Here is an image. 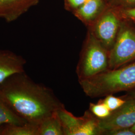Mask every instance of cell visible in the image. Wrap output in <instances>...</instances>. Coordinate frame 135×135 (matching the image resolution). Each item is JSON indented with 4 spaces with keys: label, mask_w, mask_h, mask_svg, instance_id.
<instances>
[{
    "label": "cell",
    "mask_w": 135,
    "mask_h": 135,
    "mask_svg": "<svg viewBox=\"0 0 135 135\" xmlns=\"http://www.w3.org/2000/svg\"><path fill=\"white\" fill-rule=\"evenodd\" d=\"M0 93L18 116L35 124L39 125L65 107L52 90L35 83L25 71L14 74L1 83Z\"/></svg>",
    "instance_id": "6da1fadb"
},
{
    "label": "cell",
    "mask_w": 135,
    "mask_h": 135,
    "mask_svg": "<svg viewBox=\"0 0 135 135\" xmlns=\"http://www.w3.org/2000/svg\"><path fill=\"white\" fill-rule=\"evenodd\" d=\"M79 82L84 92L91 98L130 91L135 88V61Z\"/></svg>",
    "instance_id": "7a4b0ae2"
},
{
    "label": "cell",
    "mask_w": 135,
    "mask_h": 135,
    "mask_svg": "<svg viewBox=\"0 0 135 135\" xmlns=\"http://www.w3.org/2000/svg\"><path fill=\"white\" fill-rule=\"evenodd\" d=\"M109 51L88 30L76 69L79 80L86 79L109 69Z\"/></svg>",
    "instance_id": "3957f363"
},
{
    "label": "cell",
    "mask_w": 135,
    "mask_h": 135,
    "mask_svg": "<svg viewBox=\"0 0 135 135\" xmlns=\"http://www.w3.org/2000/svg\"><path fill=\"white\" fill-rule=\"evenodd\" d=\"M122 20L115 43L109 52V69H115L135 61V25Z\"/></svg>",
    "instance_id": "277c9868"
},
{
    "label": "cell",
    "mask_w": 135,
    "mask_h": 135,
    "mask_svg": "<svg viewBox=\"0 0 135 135\" xmlns=\"http://www.w3.org/2000/svg\"><path fill=\"white\" fill-rule=\"evenodd\" d=\"M122 20L118 10L108 6L88 30L110 52L115 43Z\"/></svg>",
    "instance_id": "5b68a950"
},
{
    "label": "cell",
    "mask_w": 135,
    "mask_h": 135,
    "mask_svg": "<svg viewBox=\"0 0 135 135\" xmlns=\"http://www.w3.org/2000/svg\"><path fill=\"white\" fill-rule=\"evenodd\" d=\"M63 126L64 135H100V119L89 110L84 115L77 117L65 108L57 112Z\"/></svg>",
    "instance_id": "8992f818"
},
{
    "label": "cell",
    "mask_w": 135,
    "mask_h": 135,
    "mask_svg": "<svg viewBox=\"0 0 135 135\" xmlns=\"http://www.w3.org/2000/svg\"><path fill=\"white\" fill-rule=\"evenodd\" d=\"M119 108L111 112L106 118L100 119L101 135L117 129L131 128L135 124V99L128 98Z\"/></svg>",
    "instance_id": "52a82bcc"
},
{
    "label": "cell",
    "mask_w": 135,
    "mask_h": 135,
    "mask_svg": "<svg viewBox=\"0 0 135 135\" xmlns=\"http://www.w3.org/2000/svg\"><path fill=\"white\" fill-rule=\"evenodd\" d=\"M27 61L22 56L7 50H0V84L11 75L24 72Z\"/></svg>",
    "instance_id": "ba28073f"
},
{
    "label": "cell",
    "mask_w": 135,
    "mask_h": 135,
    "mask_svg": "<svg viewBox=\"0 0 135 135\" xmlns=\"http://www.w3.org/2000/svg\"><path fill=\"white\" fill-rule=\"evenodd\" d=\"M40 0H0V18L11 22L18 19Z\"/></svg>",
    "instance_id": "9c48e42d"
},
{
    "label": "cell",
    "mask_w": 135,
    "mask_h": 135,
    "mask_svg": "<svg viewBox=\"0 0 135 135\" xmlns=\"http://www.w3.org/2000/svg\"><path fill=\"white\" fill-rule=\"evenodd\" d=\"M108 6L106 0H86L73 14L88 28L96 21Z\"/></svg>",
    "instance_id": "30bf717a"
},
{
    "label": "cell",
    "mask_w": 135,
    "mask_h": 135,
    "mask_svg": "<svg viewBox=\"0 0 135 135\" xmlns=\"http://www.w3.org/2000/svg\"><path fill=\"white\" fill-rule=\"evenodd\" d=\"M39 135H64L62 123L57 112L44 119L39 124Z\"/></svg>",
    "instance_id": "8fae6325"
},
{
    "label": "cell",
    "mask_w": 135,
    "mask_h": 135,
    "mask_svg": "<svg viewBox=\"0 0 135 135\" xmlns=\"http://www.w3.org/2000/svg\"><path fill=\"white\" fill-rule=\"evenodd\" d=\"M26 123L15 113L0 93V126L23 125Z\"/></svg>",
    "instance_id": "7c38bea8"
},
{
    "label": "cell",
    "mask_w": 135,
    "mask_h": 135,
    "mask_svg": "<svg viewBox=\"0 0 135 135\" xmlns=\"http://www.w3.org/2000/svg\"><path fill=\"white\" fill-rule=\"evenodd\" d=\"M39 125L26 123L23 125H5L1 135H39Z\"/></svg>",
    "instance_id": "4fadbf2b"
},
{
    "label": "cell",
    "mask_w": 135,
    "mask_h": 135,
    "mask_svg": "<svg viewBox=\"0 0 135 135\" xmlns=\"http://www.w3.org/2000/svg\"><path fill=\"white\" fill-rule=\"evenodd\" d=\"M89 111L97 118L100 119L106 118L111 113V111L101 100L97 104L90 103Z\"/></svg>",
    "instance_id": "5bb4252c"
},
{
    "label": "cell",
    "mask_w": 135,
    "mask_h": 135,
    "mask_svg": "<svg viewBox=\"0 0 135 135\" xmlns=\"http://www.w3.org/2000/svg\"><path fill=\"white\" fill-rule=\"evenodd\" d=\"M105 97L104 99L101 100L111 112L115 111L119 108L126 101V100L123 97L114 96L113 94L107 95Z\"/></svg>",
    "instance_id": "9a60e30c"
},
{
    "label": "cell",
    "mask_w": 135,
    "mask_h": 135,
    "mask_svg": "<svg viewBox=\"0 0 135 135\" xmlns=\"http://www.w3.org/2000/svg\"><path fill=\"white\" fill-rule=\"evenodd\" d=\"M108 5L118 10L135 7V0H106Z\"/></svg>",
    "instance_id": "2e32d148"
},
{
    "label": "cell",
    "mask_w": 135,
    "mask_h": 135,
    "mask_svg": "<svg viewBox=\"0 0 135 135\" xmlns=\"http://www.w3.org/2000/svg\"><path fill=\"white\" fill-rule=\"evenodd\" d=\"M65 10L73 13L79 8L86 0H63Z\"/></svg>",
    "instance_id": "e0dca14e"
},
{
    "label": "cell",
    "mask_w": 135,
    "mask_h": 135,
    "mask_svg": "<svg viewBox=\"0 0 135 135\" xmlns=\"http://www.w3.org/2000/svg\"><path fill=\"white\" fill-rule=\"evenodd\" d=\"M118 11L122 19L135 22V7Z\"/></svg>",
    "instance_id": "ac0fdd59"
},
{
    "label": "cell",
    "mask_w": 135,
    "mask_h": 135,
    "mask_svg": "<svg viewBox=\"0 0 135 135\" xmlns=\"http://www.w3.org/2000/svg\"><path fill=\"white\" fill-rule=\"evenodd\" d=\"M104 135H135V132L131 128H124L111 131L106 132Z\"/></svg>",
    "instance_id": "d6986e66"
},
{
    "label": "cell",
    "mask_w": 135,
    "mask_h": 135,
    "mask_svg": "<svg viewBox=\"0 0 135 135\" xmlns=\"http://www.w3.org/2000/svg\"><path fill=\"white\" fill-rule=\"evenodd\" d=\"M124 99H128V98H134L135 99V88L131 90L130 91L127 92V94L125 95L122 97Z\"/></svg>",
    "instance_id": "ffe728a7"
},
{
    "label": "cell",
    "mask_w": 135,
    "mask_h": 135,
    "mask_svg": "<svg viewBox=\"0 0 135 135\" xmlns=\"http://www.w3.org/2000/svg\"><path fill=\"white\" fill-rule=\"evenodd\" d=\"M4 126H5V125L0 126V135H1V134H2V131H3V129L4 127Z\"/></svg>",
    "instance_id": "44dd1931"
},
{
    "label": "cell",
    "mask_w": 135,
    "mask_h": 135,
    "mask_svg": "<svg viewBox=\"0 0 135 135\" xmlns=\"http://www.w3.org/2000/svg\"><path fill=\"white\" fill-rule=\"evenodd\" d=\"M131 129L133 131H134V132H135V125L134 126H133Z\"/></svg>",
    "instance_id": "7402d4cb"
}]
</instances>
